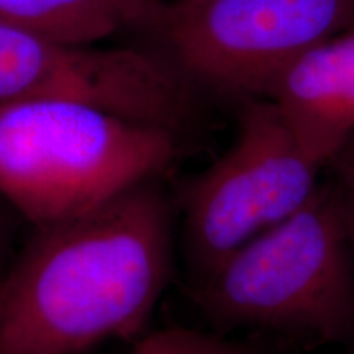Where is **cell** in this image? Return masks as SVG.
<instances>
[{
  "mask_svg": "<svg viewBox=\"0 0 354 354\" xmlns=\"http://www.w3.org/2000/svg\"><path fill=\"white\" fill-rule=\"evenodd\" d=\"M172 220L154 177L33 228L3 274L0 354H81L141 336L171 279Z\"/></svg>",
  "mask_w": 354,
  "mask_h": 354,
  "instance_id": "1",
  "label": "cell"
},
{
  "mask_svg": "<svg viewBox=\"0 0 354 354\" xmlns=\"http://www.w3.org/2000/svg\"><path fill=\"white\" fill-rule=\"evenodd\" d=\"M3 274H6V271L2 269V266H0V290H2V281H3Z\"/></svg>",
  "mask_w": 354,
  "mask_h": 354,
  "instance_id": "14",
  "label": "cell"
},
{
  "mask_svg": "<svg viewBox=\"0 0 354 354\" xmlns=\"http://www.w3.org/2000/svg\"><path fill=\"white\" fill-rule=\"evenodd\" d=\"M197 95L161 53L69 44L0 24V102H79L183 135Z\"/></svg>",
  "mask_w": 354,
  "mask_h": 354,
  "instance_id": "6",
  "label": "cell"
},
{
  "mask_svg": "<svg viewBox=\"0 0 354 354\" xmlns=\"http://www.w3.org/2000/svg\"><path fill=\"white\" fill-rule=\"evenodd\" d=\"M172 3H196L201 2V0H171Z\"/></svg>",
  "mask_w": 354,
  "mask_h": 354,
  "instance_id": "13",
  "label": "cell"
},
{
  "mask_svg": "<svg viewBox=\"0 0 354 354\" xmlns=\"http://www.w3.org/2000/svg\"><path fill=\"white\" fill-rule=\"evenodd\" d=\"M127 354H253L241 344L203 331L171 326L136 338Z\"/></svg>",
  "mask_w": 354,
  "mask_h": 354,
  "instance_id": "9",
  "label": "cell"
},
{
  "mask_svg": "<svg viewBox=\"0 0 354 354\" xmlns=\"http://www.w3.org/2000/svg\"><path fill=\"white\" fill-rule=\"evenodd\" d=\"M197 307L220 326H250L339 342L354 335L346 198L320 184L299 212L197 279Z\"/></svg>",
  "mask_w": 354,
  "mask_h": 354,
  "instance_id": "3",
  "label": "cell"
},
{
  "mask_svg": "<svg viewBox=\"0 0 354 354\" xmlns=\"http://www.w3.org/2000/svg\"><path fill=\"white\" fill-rule=\"evenodd\" d=\"M10 212L13 210L8 207V203L0 197V259H2L3 248L7 245L8 234H10V215H8Z\"/></svg>",
  "mask_w": 354,
  "mask_h": 354,
  "instance_id": "11",
  "label": "cell"
},
{
  "mask_svg": "<svg viewBox=\"0 0 354 354\" xmlns=\"http://www.w3.org/2000/svg\"><path fill=\"white\" fill-rule=\"evenodd\" d=\"M263 99L313 161L333 165L354 140V25L295 56Z\"/></svg>",
  "mask_w": 354,
  "mask_h": 354,
  "instance_id": "7",
  "label": "cell"
},
{
  "mask_svg": "<svg viewBox=\"0 0 354 354\" xmlns=\"http://www.w3.org/2000/svg\"><path fill=\"white\" fill-rule=\"evenodd\" d=\"M166 0H0V24L69 44H94L125 30L159 32Z\"/></svg>",
  "mask_w": 354,
  "mask_h": 354,
  "instance_id": "8",
  "label": "cell"
},
{
  "mask_svg": "<svg viewBox=\"0 0 354 354\" xmlns=\"http://www.w3.org/2000/svg\"><path fill=\"white\" fill-rule=\"evenodd\" d=\"M344 192V190H343ZM346 198V221H348V238L349 250H351V263H353V276H354V197L344 194Z\"/></svg>",
  "mask_w": 354,
  "mask_h": 354,
  "instance_id": "12",
  "label": "cell"
},
{
  "mask_svg": "<svg viewBox=\"0 0 354 354\" xmlns=\"http://www.w3.org/2000/svg\"><path fill=\"white\" fill-rule=\"evenodd\" d=\"M354 25V0H201L167 3L158 35L197 88L238 102L263 99L277 73Z\"/></svg>",
  "mask_w": 354,
  "mask_h": 354,
  "instance_id": "5",
  "label": "cell"
},
{
  "mask_svg": "<svg viewBox=\"0 0 354 354\" xmlns=\"http://www.w3.org/2000/svg\"><path fill=\"white\" fill-rule=\"evenodd\" d=\"M331 166H335L338 172L336 183L342 185L344 194L354 197V140L343 149Z\"/></svg>",
  "mask_w": 354,
  "mask_h": 354,
  "instance_id": "10",
  "label": "cell"
},
{
  "mask_svg": "<svg viewBox=\"0 0 354 354\" xmlns=\"http://www.w3.org/2000/svg\"><path fill=\"white\" fill-rule=\"evenodd\" d=\"M180 135L64 100L0 102V197L33 228L161 177Z\"/></svg>",
  "mask_w": 354,
  "mask_h": 354,
  "instance_id": "2",
  "label": "cell"
},
{
  "mask_svg": "<svg viewBox=\"0 0 354 354\" xmlns=\"http://www.w3.org/2000/svg\"><path fill=\"white\" fill-rule=\"evenodd\" d=\"M230 148L187 184L185 253L197 279L221 259L299 212L325 169L300 148L271 102H240Z\"/></svg>",
  "mask_w": 354,
  "mask_h": 354,
  "instance_id": "4",
  "label": "cell"
}]
</instances>
